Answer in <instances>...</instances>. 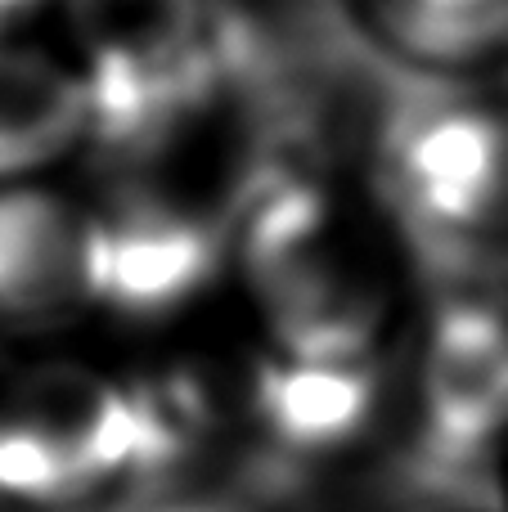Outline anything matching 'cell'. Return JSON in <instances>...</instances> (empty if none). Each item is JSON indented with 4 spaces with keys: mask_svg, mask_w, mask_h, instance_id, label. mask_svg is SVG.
<instances>
[{
    "mask_svg": "<svg viewBox=\"0 0 508 512\" xmlns=\"http://www.w3.org/2000/svg\"><path fill=\"white\" fill-rule=\"evenodd\" d=\"M270 351L378 360L392 315L383 234L315 176H261L230 234Z\"/></svg>",
    "mask_w": 508,
    "mask_h": 512,
    "instance_id": "1",
    "label": "cell"
},
{
    "mask_svg": "<svg viewBox=\"0 0 508 512\" xmlns=\"http://www.w3.org/2000/svg\"><path fill=\"white\" fill-rule=\"evenodd\" d=\"M194 436L180 382H117L86 364H45L0 400V504L72 508L108 486L167 472Z\"/></svg>",
    "mask_w": 508,
    "mask_h": 512,
    "instance_id": "2",
    "label": "cell"
},
{
    "mask_svg": "<svg viewBox=\"0 0 508 512\" xmlns=\"http://www.w3.org/2000/svg\"><path fill=\"white\" fill-rule=\"evenodd\" d=\"M378 194L414 252L464 265L508 239V108L468 90H428L387 117Z\"/></svg>",
    "mask_w": 508,
    "mask_h": 512,
    "instance_id": "3",
    "label": "cell"
},
{
    "mask_svg": "<svg viewBox=\"0 0 508 512\" xmlns=\"http://www.w3.org/2000/svg\"><path fill=\"white\" fill-rule=\"evenodd\" d=\"M508 441V297L450 288L432 306L414 360V472L468 495Z\"/></svg>",
    "mask_w": 508,
    "mask_h": 512,
    "instance_id": "4",
    "label": "cell"
},
{
    "mask_svg": "<svg viewBox=\"0 0 508 512\" xmlns=\"http://www.w3.org/2000/svg\"><path fill=\"white\" fill-rule=\"evenodd\" d=\"M95 135L122 144L212 63V0H63Z\"/></svg>",
    "mask_w": 508,
    "mask_h": 512,
    "instance_id": "5",
    "label": "cell"
},
{
    "mask_svg": "<svg viewBox=\"0 0 508 512\" xmlns=\"http://www.w3.org/2000/svg\"><path fill=\"white\" fill-rule=\"evenodd\" d=\"M95 306L126 319H162L212 283L225 225L117 185L95 207Z\"/></svg>",
    "mask_w": 508,
    "mask_h": 512,
    "instance_id": "6",
    "label": "cell"
},
{
    "mask_svg": "<svg viewBox=\"0 0 508 512\" xmlns=\"http://www.w3.org/2000/svg\"><path fill=\"white\" fill-rule=\"evenodd\" d=\"M95 306V216L36 180L0 185V328L32 333Z\"/></svg>",
    "mask_w": 508,
    "mask_h": 512,
    "instance_id": "7",
    "label": "cell"
},
{
    "mask_svg": "<svg viewBox=\"0 0 508 512\" xmlns=\"http://www.w3.org/2000/svg\"><path fill=\"white\" fill-rule=\"evenodd\" d=\"M383 405L378 360H297L266 351L248 382V418L284 459L315 463L369 432Z\"/></svg>",
    "mask_w": 508,
    "mask_h": 512,
    "instance_id": "8",
    "label": "cell"
},
{
    "mask_svg": "<svg viewBox=\"0 0 508 512\" xmlns=\"http://www.w3.org/2000/svg\"><path fill=\"white\" fill-rule=\"evenodd\" d=\"M95 135V99L72 63L0 36V185L32 180Z\"/></svg>",
    "mask_w": 508,
    "mask_h": 512,
    "instance_id": "9",
    "label": "cell"
},
{
    "mask_svg": "<svg viewBox=\"0 0 508 512\" xmlns=\"http://www.w3.org/2000/svg\"><path fill=\"white\" fill-rule=\"evenodd\" d=\"M392 54L428 72L508 59V0H356Z\"/></svg>",
    "mask_w": 508,
    "mask_h": 512,
    "instance_id": "10",
    "label": "cell"
},
{
    "mask_svg": "<svg viewBox=\"0 0 508 512\" xmlns=\"http://www.w3.org/2000/svg\"><path fill=\"white\" fill-rule=\"evenodd\" d=\"M36 5H41V0H0V36H5L9 27L23 23V18L32 14Z\"/></svg>",
    "mask_w": 508,
    "mask_h": 512,
    "instance_id": "11",
    "label": "cell"
},
{
    "mask_svg": "<svg viewBox=\"0 0 508 512\" xmlns=\"http://www.w3.org/2000/svg\"><path fill=\"white\" fill-rule=\"evenodd\" d=\"M140 512H225V508L203 504V499H171V504H153V508H140Z\"/></svg>",
    "mask_w": 508,
    "mask_h": 512,
    "instance_id": "12",
    "label": "cell"
},
{
    "mask_svg": "<svg viewBox=\"0 0 508 512\" xmlns=\"http://www.w3.org/2000/svg\"><path fill=\"white\" fill-rule=\"evenodd\" d=\"M504 261H508V239H504Z\"/></svg>",
    "mask_w": 508,
    "mask_h": 512,
    "instance_id": "13",
    "label": "cell"
}]
</instances>
